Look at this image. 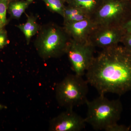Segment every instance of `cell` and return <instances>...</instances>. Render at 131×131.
<instances>
[{
  "label": "cell",
  "instance_id": "cell-13",
  "mask_svg": "<svg viewBox=\"0 0 131 131\" xmlns=\"http://www.w3.org/2000/svg\"><path fill=\"white\" fill-rule=\"evenodd\" d=\"M46 6L52 12L63 17L65 6L63 0H43Z\"/></svg>",
  "mask_w": 131,
  "mask_h": 131
},
{
  "label": "cell",
  "instance_id": "cell-18",
  "mask_svg": "<svg viewBox=\"0 0 131 131\" xmlns=\"http://www.w3.org/2000/svg\"><path fill=\"white\" fill-rule=\"evenodd\" d=\"M6 43V38L5 33L0 31V49L2 48Z\"/></svg>",
  "mask_w": 131,
  "mask_h": 131
},
{
  "label": "cell",
  "instance_id": "cell-9",
  "mask_svg": "<svg viewBox=\"0 0 131 131\" xmlns=\"http://www.w3.org/2000/svg\"><path fill=\"white\" fill-rule=\"evenodd\" d=\"M91 18L74 22H65L64 29L72 39L79 42H88L90 34L96 26Z\"/></svg>",
  "mask_w": 131,
  "mask_h": 131
},
{
  "label": "cell",
  "instance_id": "cell-17",
  "mask_svg": "<svg viewBox=\"0 0 131 131\" xmlns=\"http://www.w3.org/2000/svg\"><path fill=\"white\" fill-rule=\"evenodd\" d=\"M121 27L126 32H131V15Z\"/></svg>",
  "mask_w": 131,
  "mask_h": 131
},
{
  "label": "cell",
  "instance_id": "cell-15",
  "mask_svg": "<svg viewBox=\"0 0 131 131\" xmlns=\"http://www.w3.org/2000/svg\"><path fill=\"white\" fill-rule=\"evenodd\" d=\"M130 125L129 126H126L123 125H119L118 123L114 124L107 129L106 131H129L130 129Z\"/></svg>",
  "mask_w": 131,
  "mask_h": 131
},
{
  "label": "cell",
  "instance_id": "cell-7",
  "mask_svg": "<svg viewBox=\"0 0 131 131\" xmlns=\"http://www.w3.org/2000/svg\"><path fill=\"white\" fill-rule=\"evenodd\" d=\"M125 32L119 26H96L91 32L88 42L95 47L103 49L121 43Z\"/></svg>",
  "mask_w": 131,
  "mask_h": 131
},
{
  "label": "cell",
  "instance_id": "cell-11",
  "mask_svg": "<svg viewBox=\"0 0 131 131\" xmlns=\"http://www.w3.org/2000/svg\"><path fill=\"white\" fill-rule=\"evenodd\" d=\"M18 27L24 33L28 42L30 41L31 38L36 34L38 29V27L35 18L32 16L28 17L25 24L19 25Z\"/></svg>",
  "mask_w": 131,
  "mask_h": 131
},
{
  "label": "cell",
  "instance_id": "cell-14",
  "mask_svg": "<svg viewBox=\"0 0 131 131\" xmlns=\"http://www.w3.org/2000/svg\"><path fill=\"white\" fill-rule=\"evenodd\" d=\"M8 0H0V27H2L6 23V13Z\"/></svg>",
  "mask_w": 131,
  "mask_h": 131
},
{
  "label": "cell",
  "instance_id": "cell-8",
  "mask_svg": "<svg viewBox=\"0 0 131 131\" xmlns=\"http://www.w3.org/2000/svg\"><path fill=\"white\" fill-rule=\"evenodd\" d=\"M84 118L73 109H67L51 121L50 130L53 131H80L86 126Z\"/></svg>",
  "mask_w": 131,
  "mask_h": 131
},
{
  "label": "cell",
  "instance_id": "cell-16",
  "mask_svg": "<svg viewBox=\"0 0 131 131\" xmlns=\"http://www.w3.org/2000/svg\"><path fill=\"white\" fill-rule=\"evenodd\" d=\"M121 43L123 44L124 47L131 51V32H126Z\"/></svg>",
  "mask_w": 131,
  "mask_h": 131
},
{
  "label": "cell",
  "instance_id": "cell-22",
  "mask_svg": "<svg viewBox=\"0 0 131 131\" xmlns=\"http://www.w3.org/2000/svg\"><path fill=\"white\" fill-rule=\"evenodd\" d=\"M1 28V27H0V28Z\"/></svg>",
  "mask_w": 131,
  "mask_h": 131
},
{
  "label": "cell",
  "instance_id": "cell-21",
  "mask_svg": "<svg viewBox=\"0 0 131 131\" xmlns=\"http://www.w3.org/2000/svg\"><path fill=\"white\" fill-rule=\"evenodd\" d=\"M64 1V2H67L68 1H69V0H63Z\"/></svg>",
  "mask_w": 131,
  "mask_h": 131
},
{
  "label": "cell",
  "instance_id": "cell-23",
  "mask_svg": "<svg viewBox=\"0 0 131 131\" xmlns=\"http://www.w3.org/2000/svg\"><path fill=\"white\" fill-rule=\"evenodd\" d=\"M130 126H131V124Z\"/></svg>",
  "mask_w": 131,
  "mask_h": 131
},
{
  "label": "cell",
  "instance_id": "cell-4",
  "mask_svg": "<svg viewBox=\"0 0 131 131\" xmlns=\"http://www.w3.org/2000/svg\"><path fill=\"white\" fill-rule=\"evenodd\" d=\"M131 15V1L103 0L91 18L96 26H119Z\"/></svg>",
  "mask_w": 131,
  "mask_h": 131
},
{
  "label": "cell",
  "instance_id": "cell-24",
  "mask_svg": "<svg viewBox=\"0 0 131 131\" xmlns=\"http://www.w3.org/2000/svg\"><path fill=\"white\" fill-rule=\"evenodd\" d=\"M130 1H131V0H130Z\"/></svg>",
  "mask_w": 131,
  "mask_h": 131
},
{
  "label": "cell",
  "instance_id": "cell-2",
  "mask_svg": "<svg viewBox=\"0 0 131 131\" xmlns=\"http://www.w3.org/2000/svg\"><path fill=\"white\" fill-rule=\"evenodd\" d=\"M86 123L96 130H104L118 123L123 111V106L119 99L110 100L104 94L91 101H87Z\"/></svg>",
  "mask_w": 131,
  "mask_h": 131
},
{
  "label": "cell",
  "instance_id": "cell-6",
  "mask_svg": "<svg viewBox=\"0 0 131 131\" xmlns=\"http://www.w3.org/2000/svg\"><path fill=\"white\" fill-rule=\"evenodd\" d=\"M94 49L89 42L71 40L66 53L75 74L83 77L86 73L94 58Z\"/></svg>",
  "mask_w": 131,
  "mask_h": 131
},
{
  "label": "cell",
  "instance_id": "cell-3",
  "mask_svg": "<svg viewBox=\"0 0 131 131\" xmlns=\"http://www.w3.org/2000/svg\"><path fill=\"white\" fill-rule=\"evenodd\" d=\"M89 83L82 77L70 74L58 83L56 97L59 105L67 109L86 104L88 100Z\"/></svg>",
  "mask_w": 131,
  "mask_h": 131
},
{
  "label": "cell",
  "instance_id": "cell-10",
  "mask_svg": "<svg viewBox=\"0 0 131 131\" xmlns=\"http://www.w3.org/2000/svg\"><path fill=\"white\" fill-rule=\"evenodd\" d=\"M103 0H69V5L81 9L91 18L102 4Z\"/></svg>",
  "mask_w": 131,
  "mask_h": 131
},
{
  "label": "cell",
  "instance_id": "cell-5",
  "mask_svg": "<svg viewBox=\"0 0 131 131\" xmlns=\"http://www.w3.org/2000/svg\"><path fill=\"white\" fill-rule=\"evenodd\" d=\"M64 29L53 27L44 33L40 40L39 51L44 57L60 56L66 53L71 40Z\"/></svg>",
  "mask_w": 131,
  "mask_h": 131
},
{
  "label": "cell",
  "instance_id": "cell-20",
  "mask_svg": "<svg viewBox=\"0 0 131 131\" xmlns=\"http://www.w3.org/2000/svg\"><path fill=\"white\" fill-rule=\"evenodd\" d=\"M3 107H4V106L0 104V109H2Z\"/></svg>",
  "mask_w": 131,
  "mask_h": 131
},
{
  "label": "cell",
  "instance_id": "cell-12",
  "mask_svg": "<svg viewBox=\"0 0 131 131\" xmlns=\"http://www.w3.org/2000/svg\"><path fill=\"white\" fill-rule=\"evenodd\" d=\"M31 3L24 0L12 1L9 6L12 15L16 18H19Z\"/></svg>",
  "mask_w": 131,
  "mask_h": 131
},
{
  "label": "cell",
  "instance_id": "cell-1",
  "mask_svg": "<svg viewBox=\"0 0 131 131\" xmlns=\"http://www.w3.org/2000/svg\"><path fill=\"white\" fill-rule=\"evenodd\" d=\"M85 74L100 94L123 95L131 91V51L118 45L102 49Z\"/></svg>",
  "mask_w": 131,
  "mask_h": 131
},
{
  "label": "cell",
  "instance_id": "cell-19",
  "mask_svg": "<svg viewBox=\"0 0 131 131\" xmlns=\"http://www.w3.org/2000/svg\"><path fill=\"white\" fill-rule=\"evenodd\" d=\"M12 1H18V0H12ZM24 1H27L30 2H32L33 1H34V0H24Z\"/></svg>",
  "mask_w": 131,
  "mask_h": 131
}]
</instances>
